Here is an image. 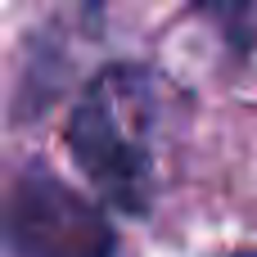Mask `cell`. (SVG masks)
I'll return each mask as SVG.
<instances>
[{"label":"cell","mask_w":257,"mask_h":257,"mask_svg":"<svg viewBox=\"0 0 257 257\" xmlns=\"http://www.w3.org/2000/svg\"><path fill=\"white\" fill-rule=\"evenodd\" d=\"M81 172L122 212L149 208L154 185V81L140 68L104 72L68 122Z\"/></svg>","instance_id":"1"},{"label":"cell","mask_w":257,"mask_h":257,"mask_svg":"<svg viewBox=\"0 0 257 257\" xmlns=\"http://www.w3.org/2000/svg\"><path fill=\"white\" fill-rule=\"evenodd\" d=\"M104 212L45 167H27L9 190V253L14 257H113Z\"/></svg>","instance_id":"2"},{"label":"cell","mask_w":257,"mask_h":257,"mask_svg":"<svg viewBox=\"0 0 257 257\" xmlns=\"http://www.w3.org/2000/svg\"><path fill=\"white\" fill-rule=\"evenodd\" d=\"M203 14H212V23L226 32V41H235L239 50L257 45V0H199Z\"/></svg>","instance_id":"3"},{"label":"cell","mask_w":257,"mask_h":257,"mask_svg":"<svg viewBox=\"0 0 257 257\" xmlns=\"http://www.w3.org/2000/svg\"><path fill=\"white\" fill-rule=\"evenodd\" d=\"M230 257H257V248H239V253H230Z\"/></svg>","instance_id":"4"}]
</instances>
